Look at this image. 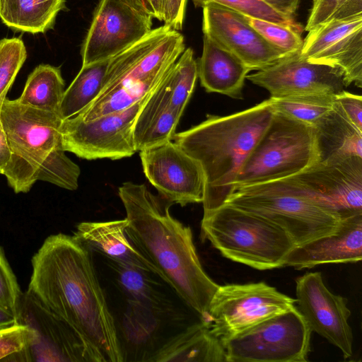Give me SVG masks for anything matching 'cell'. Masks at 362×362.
Segmentation results:
<instances>
[{
	"mask_svg": "<svg viewBox=\"0 0 362 362\" xmlns=\"http://www.w3.org/2000/svg\"><path fill=\"white\" fill-rule=\"evenodd\" d=\"M31 264L27 291L67 322L105 362L124 361L90 248L74 235H51L33 256Z\"/></svg>",
	"mask_w": 362,
	"mask_h": 362,
	"instance_id": "obj_1",
	"label": "cell"
},
{
	"mask_svg": "<svg viewBox=\"0 0 362 362\" xmlns=\"http://www.w3.org/2000/svg\"><path fill=\"white\" fill-rule=\"evenodd\" d=\"M126 211V233L154 267L157 276L204 321L219 285L205 272L191 228L174 218L171 204H163L143 184L123 183L118 189Z\"/></svg>",
	"mask_w": 362,
	"mask_h": 362,
	"instance_id": "obj_2",
	"label": "cell"
},
{
	"mask_svg": "<svg viewBox=\"0 0 362 362\" xmlns=\"http://www.w3.org/2000/svg\"><path fill=\"white\" fill-rule=\"evenodd\" d=\"M274 112L269 98L229 115H208L200 124L174 135L173 141L202 168L204 214L225 204L233 193L238 174Z\"/></svg>",
	"mask_w": 362,
	"mask_h": 362,
	"instance_id": "obj_3",
	"label": "cell"
},
{
	"mask_svg": "<svg viewBox=\"0 0 362 362\" xmlns=\"http://www.w3.org/2000/svg\"><path fill=\"white\" fill-rule=\"evenodd\" d=\"M0 117L11 150L3 175L15 193L28 192L39 180L78 188L81 170L65 153L60 116L6 98Z\"/></svg>",
	"mask_w": 362,
	"mask_h": 362,
	"instance_id": "obj_4",
	"label": "cell"
},
{
	"mask_svg": "<svg viewBox=\"0 0 362 362\" xmlns=\"http://www.w3.org/2000/svg\"><path fill=\"white\" fill-rule=\"evenodd\" d=\"M201 230L223 256L259 270L284 267L296 246L279 226L228 204L204 214Z\"/></svg>",
	"mask_w": 362,
	"mask_h": 362,
	"instance_id": "obj_5",
	"label": "cell"
},
{
	"mask_svg": "<svg viewBox=\"0 0 362 362\" xmlns=\"http://www.w3.org/2000/svg\"><path fill=\"white\" fill-rule=\"evenodd\" d=\"M226 204L279 226L296 246L333 233L341 220L287 178L238 188Z\"/></svg>",
	"mask_w": 362,
	"mask_h": 362,
	"instance_id": "obj_6",
	"label": "cell"
},
{
	"mask_svg": "<svg viewBox=\"0 0 362 362\" xmlns=\"http://www.w3.org/2000/svg\"><path fill=\"white\" fill-rule=\"evenodd\" d=\"M319 161L315 127L275 111L238 174L235 190L291 177Z\"/></svg>",
	"mask_w": 362,
	"mask_h": 362,
	"instance_id": "obj_7",
	"label": "cell"
},
{
	"mask_svg": "<svg viewBox=\"0 0 362 362\" xmlns=\"http://www.w3.org/2000/svg\"><path fill=\"white\" fill-rule=\"evenodd\" d=\"M312 330L296 306L222 341L227 362H305Z\"/></svg>",
	"mask_w": 362,
	"mask_h": 362,
	"instance_id": "obj_8",
	"label": "cell"
},
{
	"mask_svg": "<svg viewBox=\"0 0 362 362\" xmlns=\"http://www.w3.org/2000/svg\"><path fill=\"white\" fill-rule=\"evenodd\" d=\"M296 303V299L264 282L219 286L203 322L222 342Z\"/></svg>",
	"mask_w": 362,
	"mask_h": 362,
	"instance_id": "obj_9",
	"label": "cell"
},
{
	"mask_svg": "<svg viewBox=\"0 0 362 362\" xmlns=\"http://www.w3.org/2000/svg\"><path fill=\"white\" fill-rule=\"evenodd\" d=\"M156 88L124 110L86 122L74 117L62 120L60 132L64 151L86 160H117L133 156L136 152V119Z\"/></svg>",
	"mask_w": 362,
	"mask_h": 362,
	"instance_id": "obj_10",
	"label": "cell"
},
{
	"mask_svg": "<svg viewBox=\"0 0 362 362\" xmlns=\"http://www.w3.org/2000/svg\"><path fill=\"white\" fill-rule=\"evenodd\" d=\"M17 323L26 325L34 333L24 362H105L67 322L28 291L21 294Z\"/></svg>",
	"mask_w": 362,
	"mask_h": 362,
	"instance_id": "obj_11",
	"label": "cell"
},
{
	"mask_svg": "<svg viewBox=\"0 0 362 362\" xmlns=\"http://www.w3.org/2000/svg\"><path fill=\"white\" fill-rule=\"evenodd\" d=\"M185 49L184 37L177 30L165 25L152 29L109 59L103 86L96 99L117 85L159 78L173 66Z\"/></svg>",
	"mask_w": 362,
	"mask_h": 362,
	"instance_id": "obj_12",
	"label": "cell"
},
{
	"mask_svg": "<svg viewBox=\"0 0 362 362\" xmlns=\"http://www.w3.org/2000/svg\"><path fill=\"white\" fill-rule=\"evenodd\" d=\"M153 18L122 0H100L81 49L82 66L109 60L152 30Z\"/></svg>",
	"mask_w": 362,
	"mask_h": 362,
	"instance_id": "obj_13",
	"label": "cell"
},
{
	"mask_svg": "<svg viewBox=\"0 0 362 362\" xmlns=\"http://www.w3.org/2000/svg\"><path fill=\"white\" fill-rule=\"evenodd\" d=\"M307 61L329 66L342 76L345 87H362V15L331 20L314 27L300 52Z\"/></svg>",
	"mask_w": 362,
	"mask_h": 362,
	"instance_id": "obj_14",
	"label": "cell"
},
{
	"mask_svg": "<svg viewBox=\"0 0 362 362\" xmlns=\"http://www.w3.org/2000/svg\"><path fill=\"white\" fill-rule=\"evenodd\" d=\"M287 179L341 218L362 213V158L319 161Z\"/></svg>",
	"mask_w": 362,
	"mask_h": 362,
	"instance_id": "obj_15",
	"label": "cell"
},
{
	"mask_svg": "<svg viewBox=\"0 0 362 362\" xmlns=\"http://www.w3.org/2000/svg\"><path fill=\"white\" fill-rule=\"evenodd\" d=\"M144 173L170 204L202 202L204 175L200 163L173 141L140 151Z\"/></svg>",
	"mask_w": 362,
	"mask_h": 362,
	"instance_id": "obj_16",
	"label": "cell"
},
{
	"mask_svg": "<svg viewBox=\"0 0 362 362\" xmlns=\"http://www.w3.org/2000/svg\"><path fill=\"white\" fill-rule=\"evenodd\" d=\"M296 303L312 332L337 346L345 358L352 356L351 311L344 297L332 293L320 272H309L296 279Z\"/></svg>",
	"mask_w": 362,
	"mask_h": 362,
	"instance_id": "obj_17",
	"label": "cell"
},
{
	"mask_svg": "<svg viewBox=\"0 0 362 362\" xmlns=\"http://www.w3.org/2000/svg\"><path fill=\"white\" fill-rule=\"evenodd\" d=\"M203 8L202 31L251 71L263 69L288 54L263 38L243 15L216 3Z\"/></svg>",
	"mask_w": 362,
	"mask_h": 362,
	"instance_id": "obj_18",
	"label": "cell"
},
{
	"mask_svg": "<svg viewBox=\"0 0 362 362\" xmlns=\"http://www.w3.org/2000/svg\"><path fill=\"white\" fill-rule=\"evenodd\" d=\"M272 98L305 95H336L345 87L339 72L329 66L307 61L300 52L247 75Z\"/></svg>",
	"mask_w": 362,
	"mask_h": 362,
	"instance_id": "obj_19",
	"label": "cell"
},
{
	"mask_svg": "<svg viewBox=\"0 0 362 362\" xmlns=\"http://www.w3.org/2000/svg\"><path fill=\"white\" fill-rule=\"evenodd\" d=\"M362 259V213L341 218L332 233L295 246L284 266L297 269L328 263H352Z\"/></svg>",
	"mask_w": 362,
	"mask_h": 362,
	"instance_id": "obj_20",
	"label": "cell"
},
{
	"mask_svg": "<svg viewBox=\"0 0 362 362\" xmlns=\"http://www.w3.org/2000/svg\"><path fill=\"white\" fill-rule=\"evenodd\" d=\"M197 71L206 92L242 99L245 81L251 70L235 55L204 35Z\"/></svg>",
	"mask_w": 362,
	"mask_h": 362,
	"instance_id": "obj_21",
	"label": "cell"
},
{
	"mask_svg": "<svg viewBox=\"0 0 362 362\" xmlns=\"http://www.w3.org/2000/svg\"><path fill=\"white\" fill-rule=\"evenodd\" d=\"M152 362H227L221 341L202 321L166 339L150 356Z\"/></svg>",
	"mask_w": 362,
	"mask_h": 362,
	"instance_id": "obj_22",
	"label": "cell"
},
{
	"mask_svg": "<svg viewBox=\"0 0 362 362\" xmlns=\"http://www.w3.org/2000/svg\"><path fill=\"white\" fill-rule=\"evenodd\" d=\"M128 221L81 222L74 235L114 262L134 266L157 275L152 264L137 250L127 235Z\"/></svg>",
	"mask_w": 362,
	"mask_h": 362,
	"instance_id": "obj_23",
	"label": "cell"
},
{
	"mask_svg": "<svg viewBox=\"0 0 362 362\" xmlns=\"http://www.w3.org/2000/svg\"><path fill=\"white\" fill-rule=\"evenodd\" d=\"M320 161L362 158V131L334 100L333 108L315 125Z\"/></svg>",
	"mask_w": 362,
	"mask_h": 362,
	"instance_id": "obj_24",
	"label": "cell"
},
{
	"mask_svg": "<svg viewBox=\"0 0 362 362\" xmlns=\"http://www.w3.org/2000/svg\"><path fill=\"white\" fill-rule=\"evenodd\" d=\"M65 8V0H0V19L15 32L45 33Z\"/></svg>",
	"mask_w": 362,
	"mask_h": 362,
	"instance_id": "obj_25",
	"label": "cell"
},
{
	"mask_svg": "<svg viewBox=\"0 0 362 362\" xmlns=\"http://www.w3.org/2000/svg\"><path fill=\"white\" fill-rule=\"evenodd\" d=\"M65 83L60 68L40 64L29 74L18 101L22 105L60 116Z\"/></svg>",
	"mask_w": 362,
	"mask_h": 362,
	"instance_id": "obj_26",
	"label": "cell"
},
{
	"mask_svg": "<svg viewBox=\"0 0 362 362\" xmlns=\"http://www.w3.org/2000/svg\"><path fill=\"white\" fill-rule=\"evenodd\" d=\"M109 60L82 66L65 89L60 107L62 120L72 117L90 105L100 94Z\"/></svg>",
	"mask_w": 362,
	"mask_h": 362,
	"instance_id": "obj_27",
	"label": "cell"
},
{
	"mask_svg": "<svg viewBox=\"0 0 362 362\" xmlns=\"http://www.w3.org/2000/svg\"><path fill=\"white\" fill-rule=\"evenodd\" d=\"M172 67L163 76L153 80L117 85L74 117L86 122L130 107L156 88Z\"/></svg>",
	"mask_w": 362,
	"mask_h": 362,
	"instance_id": "obj_28",
	"label": "cell"
},
{
	"mask_svg": "<svg viewBox=\"0 0 362 362\" xmlns=\"http://www.w3.org/2000/svg\"><path fill=\"white\" fill-rule=\"evenodd\" d=\"M110 264L115 273L117 285L127 294L130 303L154 308L168 305L166 296L160 291V285L150 276L153 273L112 260Z\"/></svg>",
	"mask_w": 362,
	"mask_h": 362,
	"instance_id": "obj_29",
	"label": "cell"
},
{
	"mask_svg": "<svg viewBox=\"0 0 362 362\" xmlns=\"http://www.w3.org/2000/svg\"><path fill=\"white\" fill-rule=\"evenodd\" d=\"M276 112L315 126L332 108L334 95H305L269 98Z\"/></svg>",
	"mask_w": 362,
	"mask_h": 362,
	"instance_id": "obj_30",
	"label": "cell"
},
{
	"mask_svg": "<svg viewBox=\"0 0 362 362\" xmlns=\"http://www.w3.org/2000/svg\"><path fill=\"white\" fill-rule=\"evenodd\" d=\"M197 77V62L193 50L185 49L174 64L170 74V106L181 116L194 90Z\"/></svg>",
	"mask_w": 362,
	"mask_h": 362,
	"instance_id": "obj_31",
	"label": "cell"
},
{
	"mask_svg": "<svg viewBox=\"0 0 362 362\" xmlns=\"http://www.w3.org/2000/svg\"><path fill=\"white\" fill-rule=\"evenodd\" d=\"M26 57V48L21 38L0 40V113L6 95Z\"/></svg>",
	"mask_w": 362,
	"mask_h": 362,
	"instance_id": "obj_32",
	"label": "cell"
},
{
	"mask_svg": "<svg viewBox=\"0 0 362 362\" xmlns=\"http://www.w3.org/2000/svg\"><path fill=\"white\" fill-rule=\"evenodd\" d=\"M246 21L268 42L289 55L300 52L301 30L294 28L243 15Z\"/></svg>",
	"mask_w": 362,
	"mask_h": 362,
	"instance_id": "obj_33",
	"label": "cell"
},
{
	"mask_svg": "<svg viewBox=\"0 0 362 362\" xmlns=\"http://www.w3.org/2000/svg\"><path fill=\"white\" fill-rule=\"evenodd\" d=\"M195 7H204L213 2L230 8L242 15L290 26L303 30L294 18L285 16L262 0H192Z\"/></svg>",
	"mask_w": 362,
	"mask_h": 362,
	"instance_id": "obj_34",
	"label": "cell"
},
{
	"mask_svg": "<svg viewBox=\"0 0 362 362\" xmlns=\"http://www.w3.org/2000/svg\"><path fill=\"white\" fill-rule=\"evenodd\" d=\"M362 15V0H315L305 30L331 20H339Z\"/></svg>",
	"mask_w": 362,
	"mask_h": 362,
	"instance_id": "obj_35",
	"label": "cell"
},
{
	"mask_svg": "<svg viewBox=\"0 0 362 362\" xmlns=\"http://www.w3.org/2000/svg\"><path fill=\"white\" fill-rule=\"evenodd\" d=\"M181 115L168 106L151 122L141 137L135 143L136 151L153 148L173 141Z\"/></svg>",
	"mask_w": 362,
	"mask_h": 362,
	"instance_id": "obj_36",
	"label": "cell"
},
{
	"mask_svg": "<svg viewBox=\"0 0 362 362\" xmlns=\"http://www.w3.org/2000/svg\"><path fill=\"white\" fill-rule=\"evenodd\" d=\"M34 337L33 330L22 324L0 329V361H23Z\"/></svg>",
	"mask_w": 362,
	"mask_h": 362,
	"instance_id": "obj_37",
	"label": "cell"
},
{
	"mask_svg": "<svg viewBox=\"0 0 362 362\" xmlns=\"http://www.w3.org/2000/svg\"><path fill=\"white\" fill-rule=\"evenodd\" d=\"M21 292L16 277L0 246V305L17 318Z\"/></svg>",
	"mask_w": 362,
	"mask_h": 362,
	"instance_id": "obj_38",
	"label": "cell"
},
{
	"mask_svg": "<svg viewBox=\"0 0 362 362\" xmlns=\"http://www.w3.org/2000/svg\"><path fill=\"white\" fill-rule=\"evenodd\" d=\"M334 100L348 119L362 131V97L343 90L334 95Z\"/></svg>",
	"mask_w": 362,
	"mask_h": 362,
	"instance_id": "obj_39",
	"label": "cell"
},
{
	"mask_svg": "<svg viewBox=\"0 0 362 362\" xmlns=\"http://www.w3.org/2000/svg\"><path fill=\"white\" fill-rule=\"evenodd\" d=\"M187 0H165L163 21L164 25L174 30L182 28Z\"/></svg>",
	"mask_w": 362,
	"mask_h": 362,
	"instance_id": "obj_40",
	"label": "cell"
},
{
	"mask_svg": "<svg viewBox=\"0 0 362 362\" xmlns=\"http://www.w3.org/2000/svg\"><path fill=\"white\" fill-rule=\"evenodd\" d=\"M276 11L290 17L294 15L300 0H262Z\"/></svg>",
	"mask_w": 362,
	"mask_h": 362,
	"instance_id": "obj_41",
	"label": "cell"
},
{
	"mask_svg": "<svg viewBox=\"0 0 362 362\" xmlns=\"http://www.w3.org/2000/svg\"><path fill=\"white\" fill-rule=\"evenodd\" d=\"M10 158L11 150L0 117V174L3 175Z\"/></svg>",
	"mask_w": 362,
	"mask_h": 362,
	"instance_id": "obj_42",
	"label": "cell"
},
{
	"mask_svg": "<svg viewBox=\"0 0 362 362\" xmlns=\"http://www.w3.org/2000/svg\"><path fill=\"white\" fill-rule=\"evenodd\" d=\"M146 12L153 18L163 21L165 0H141Z\"/></svg>",
	"mask_w": 362,
	"mask_h": 362,
	"instance_id": "obj_43",
	"label": "cell"
},
{
	"mask_svg": "<svg viewBox=\"0 0 362 362\" xmlns=\"http://www.w3.org/2000/svg\"><path fill=\"white\" fill-rule=\"evenodd\" d=\"M17 324L16 317L0 305V329Z\"/></svg>",
	"mask_w": 362,
	"mask_h": 362,
	"instance_id": "obj_44",
	"label": "cell"
},
{
	"mask_svg": "<svg viewBox=\"0 0 362 362\" xmlns=\"http://www.w3.org/2000/svg\"><path fill=\"white\" fill-rule=\"evenodd\" d=\"M122 1H124L128 5L132 6L133 8H134L139 11H144V12L146 13L141 0H122Z\"/></svg>",
	"mask_w": 362,
	"mask_h": 362,
	"instance_id": "obj_45",
	"label": "cell"
},
{
	"mask_svg": "<svg viewBox=\"0 0 362 362\" xmlns=\"http://www.w3.org/2000/svg\"><path fill=\"white\" fill-rule=\"evenodd\" d=\"M313 1H315V0H313Z\"/></svg>",
	"mask_w": 362,
	"mask_h": 362,
	"instance_id": "obj_46",
	"label": "cell"
}]
</instances>
